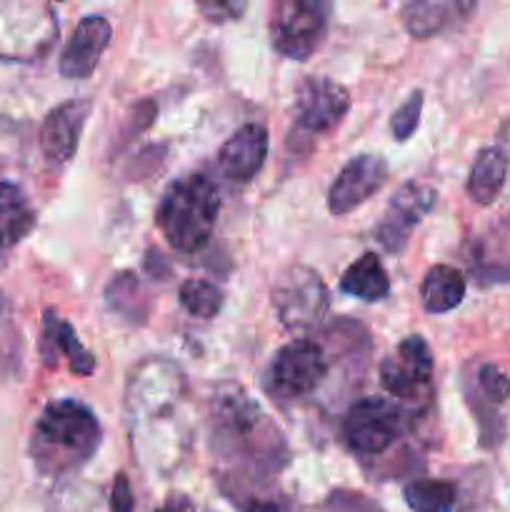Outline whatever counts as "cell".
<instances>
[{"label":"cell","instance_id":"cell-1","mask_svg":"<svg viewBox=\"0 0 510 512\" xmlns=\"http://www.w3.org/2000/svg\"><path fill=\"white\" fill-rule=\"evenodd\" d=\"M125 420L140 468L170 475L193 445V408L183 370L165 358H148L130 373Z\"/></svg>","mask_w":510,"mask_h":512},{"label":"cell","instance_id":"cell-2","mask_svg":"<svg viewBox=\"0 0 510 512\" xmlns=\"http://www.w3.org/2000/svg\"><path fill=\"white\" fill-rule=\"evenodd\" d=\"M210 450L220 463L255 473H278L288 463L280 430L238 383H223L210 398Z\"/></svg>","mask_w":510,"mask_h":512},{"label":"cell","instance_id":"cell-3","mask_svg":"<svg viewBox=\"0 0 510 512\" xmlns=\"http://www.w3.org/2000/svg\"><path fill=\"white\" fill-rule=\"evenodd\" d=\"M100 440L103 430L93 410L78 400H53L35 420L30 458L45 478H65L98 453Z\"/></svg>","mask_w":510,"mask_h":512},{"label":"cell","instance_id":"cell-4","mask_svg":"<svg viewBox=\"0 0 510 512\" xmlns=\"http://www.w3.org/2000/svg\"><path fill=\"white\" fill-rule=\"evenodd\" d=\"M220 213V195L213 180L203 173H190L165 190L155 213L160 233L170 248L195 253L210 240Z\"/></svg>","mask_w":510,"mask_h":512},{"label":"cell","instance_id":"cell-5","mask_svg":"<svg viewBox=\"0 0 510 512\" xmlns=\"http://www.w3.org/2000/svg\"><path fill=\"white\" fill-rule=\"evenodd\" d=\"M350 108L348 90L330 78H305L295 90V118L288 148L308 153L313 140L338 128Z\"/></svg>","mask_w":510,"mask_h":512},{"label":"cell","instance_id":"cell-6","mask_svg":"<svg viewBox=\"0 0 510 512\" xmlns=\"http://www.w3.org/2000/svg\"><path fill=\"white\" fill-rule=\"evenodd\" d=\"M58 38V23L45 3H0V58L30 63Z\"/></svg>","mask_w":510,"mask_h":512},{"label":"cell","instance_id":"cell-7","mask_svg":"<svg viewBox=\"0 0 510 512\" xmlns=\"http://www.w3.org/2000/svg\"><path fill=\"white\" fill-rule=\"evenodd\" d=\"M330 8L318 0H280L270 13V43L290 60H308L328 33Z\"/></svg>","mask_w":510,"mask_h":512},{"label":"cell","instance_id":"cell-8","mask_svg":"<svg viewBox=\"0 0 510 512\" xmlns=\"http://www.w3.org/2000/svg\"><path fill=\"white\" fill-rule=\"evenodd\" d=\"M273 305L285 330L308 333L328 315V288L313 268L293 265L275 280Z\"/></svg>","mask_w":510,"mask_h":512},{"label":"cell","instance_id":"cell-9","mask_svg":"<svg viewBox=\"0 0 510 512\" xmlns=\"http://www.w3.org/2000/svg\"><path fill=\"white\" fill-rule=\"evenodd\" d=\"M345 443L363 458L383 455L393 448L403 433V413L395 403L383 398H363L348 410L345 418Z\"/></svg>","mask_w":510,"mask_h":512},{"label":"cell","instance_id":"cell-10","mask_svg":"<svg viewBox=\"0 0 510 512\" xmlns=\"http://www.w3.org/2000/svg\"><path fill=\"white\" fill-rule=\"evenodd\" d=\"M328 375V358L313 340H293L275 353L268 388L278 398H305Z\"/></svg>","mask_w":510,"mask_h":512},{"label":"cell","instance_id":"cell-11","mask_svg":"<svg viewBox=\"0 0 510 512\" xmlns=\"http://www.w3.org/2000/svg\"><path fill=\"white\" fill-rule=\"evenodd\" d=\"M433 368L435 360L428 343L420 335H408L398 345L395 355H388L380 363V383L393 398L403 400V403H415L428 395Z\"/></svg>","mask_w":510,"mask_h":512},{"label":"cell","instance_id":"cell-12","mask_svg":"<svg viewBox=\"0 0 510 512\" xmlns=\"http://www.w3.org/2000/svg\"><path fill=\"white\" fill-rule=\"evenodd\" d=\"M435 198H438L435 190L430 185L418 183V180H408V183L400 185L390 198L388 208H385L378 230H375L380 245L388 253H400L408 245L415 225L433 210Z\"/></svg>","mask_w":510,"mask_h":512},{"label":"cell","instance_id":"cell-13","mask_svg":"<svg viewBox=\"0 0 510 512\" xmlns=\"http://www.w3.org/2000/svg\"><path fill=\"white\" fill-rule=\"evenodd\" d=\"M388 180V163L380 155H358L350 160L328 190V210L345 215L363 205Z\"/></svg>","mask_w":510,"mask_h":512},{"label":"cell","instance_id":"cell-14","mask_svg":"<svg viewBox=\"0 0 510 512\" xmlns=\"http://www.w3.org/2000/svg\"><path fill=\"white\" fill-rule=\"evenodd\" d=\"M90 110H93L90 100H68L50 110L40 128V150L50 165L60 168L73 160Z\"/></svg>","mask_w":510,"mask_h":512},{"label":"cell","instance_id":"cell-15","mask_svg":"<svg viewBox=\"0 0 510 512\" xmlns=\"http://www.w3.org/2000/svg\"><path fill=\"white\" fill-rule=\"evenodd\" d=\"M110 38H113V28L103 15H85L75 25L73 35L60 55V75L70 80L90 78L100 55L110 45Z\"/></svg>","mask_w":510,"mask_h":512},{"label":"cell","instance_id":"cell-16","mask_svg":"<svg viewBox=\"0 0 510 512\" xmlns=\"http://www.w3.org/2000/svg\"><path fill=\"white\" fill-rule=\"evenodd\" d=\"M268 158V130L258 123H248L235 130L218 153V165L225 178L248 183L260 173Z\"/></svg>","mask_w":510,"mask_h":512},{"label":"cell","instance_id":"cell-17","mask_svg":"<svg viewBox=\"0 0 510 512\" xmlns=\"http://www.w3.org/2000/svg\"><path fill=\"white\" fill-rule=\"evenodd\" d=\"M468 265L480 285L510 283V215L473 240Z\"/></svg>","mask_w":510,"mask_h":512},{"label":"cell","instance_id":"cell-18","mask_svg":"<svg viewBox=\"0 0 510 512\" xmlns=\"http://www.w3.org/2000/svg\"><path fill=\"white\" fill-rule=\"evenodd\" d=\"M40 355H43L45 365H58L60 358L68 360L70 370L75 375H93L95 358L88 350L80 345L78 335L70 328L68 320L60 318L55 310H45L43 313V340H40Z\"/></svg>","mask_w":510,"mask_h":512},{"label":"cell","instance_id":"cell-19","mask_svg":"<svg viewBox=\"0 0 510 512\" xmlns=\"http://www.w3.org/2000/svg\"><path fill=\"white\" fill-rule=\"evenodd\" d=\"M35 228V210L20 185L0 180V258Z\"/></svg>","mask_w":510,"mask_h":512},{"label":"cell","instance_id":"cell-20","mask_svg":"<svg viewBox=\"0 0 510 512\" xmlns=\"http://www.w3.org/2000/svg\"><path fill=\"white\" fill-rule=\"evenodd\" d=\"M468 10H473L470 3H440V0H415L403 8V23L413 38L425 40L430 35L440 33V30L448 28L453 20H460V15H465Z\"/></svg>","mask_w":510,"mask_h":512},{"label":"cell","instance_id":"cell-21","mask_svg":"<svg viewBox=\"0 0 510 512\" xmlns=\"http://www.w3.org/2000/svg\"><path fill=\"white\" fill-rule=\"evenodd\" d=\"M420 298L428 313H450L465 298V275L453 265H433L420 285Z\"/></svg>","mask_w":510,"mask_h":512},{"label":"cell","instance_id":"cell-22","mask_svg":"<svg viewBox=\"0 0 510 512\" xmlns=\"http://www.w3.org/2000/svg\"><path fill=\"white\" fill-rule=\"evenodd\" d=\"M340 288L343 293L365 300V303H378L390 295V280L378 255L365 253L345 270L340 278Z\"/></svg>","mask_w":510,"mask_h":512},{"label":"cell","instance_id":"cell-23","mask_svg":"<svg viewBox=\"0 0 510 512\" xmlns=\"http://www.w3.org/2000/svg\"><path fill=\"white\" fill-rule=\"evenodd\" d=\"M508 178V158L500 148H483L475 155L468 175V195L478 205H490L503 190Z\"/></svg>","mask_w":510,"mask_h":512},{"label":"cell","instance_id":"cell-24","mask_svg":"<svg viewBox=\"0 0 510 512\" xmlns=\"http://www.w3.org/2000/svg\"><path fill=\"white\" fill-rule=\"evenodd\" d=\"M403 495L413 512H453L458 498L448 480H413L405 485Z\"/></svg>","mask_w":510,"mask_h":512},{"label":"cell","instance_id":"cell-25","mask_svg":"<svg viewBox=\"0 0 510 512\" xmlns=\"http://www.w3.org/2000/svg\"><path fill=\"white\" fill-rule=\"evenodd\" d=\"M180 305L188 310L193 318L210 320L223 308V290L215 283L203 278H190L180 285Z\"/></svg>","mask_w":510,"mask_h":512},{"label":"cell","instance_id":"cell-26","mask_svg":"<svg viewBox=\"0 0 510 512\" xmlns=\"http://www.w3.org/2000/svg\"><path fill=\"white\" fill-rule=\"evenodd\" d=\"M135 298H140V285H138V278H135L133 273H120L110 280V285H108L110 308L118 310V313H123V315H128L130 320L143 318V315L135 310V303H138Z\"/></svg>","mask_w":510,"mask_h":512},{"label":"cell","instance_id":"cell-27","mask_svg":"<svg viewBox=\"0 0 510 512\" xmlns=\"http://www.w3.org/2000/svg\"><path fill=\"white\" fill-rule=\"evenodd\" d=\"M475 393L480 395V398H485L488 403H493L495 408L498 405H503L505 400L510 398V380L505 378L503 373H500L495 365L490 363H483L478 368V373H475Z\"/></svg>","mask_w":510,"mask_h":512},{"label":"cell","instance_id":"cell-28","mask_svg":"<svg viewBox=\"0 0 510 512\" xmlns=\"http://www.w3.org/2000/svg\"><path fill=\"white\" fill-rule=\"evenodd\" d=\"M420 113H423V90H415V93H410V98L395 110L393 120H390V128H393L395 140L405 143V140L418 130Z\"/></svg>","mask_w":510,"mask_h":512},{"label":"cell","instance_id":"cell-29","mask_svg":"<svg viewBox=\"0 0 510 512\" xmlns=\"http://www.w3.org/2000/svg\"><path fill=\"white\" fill-rule=\"evenodd\" d=\"M53 500H58L65 512H98V490L93 493L90 488H65Z\"/></svg>","mask_w":510,"mask_h":512},{"label":"cell","instance_id":"cell-30","mask_svg":"<svg viewBox=\"0 0 510 512\" xmlns=\"http://www.w3.org/2000/svg\"><path fill=\"white\" fill-rule=\"evenodd\" d=\"M198 8L210 23H225V20L240 18L245 10V3H223V0H213V3H200Z\"/></svg>","mask_w":510,"mask_h":512},{"label":"cell","instance_id":"cell-31","mask_svg":"<svg viewBox=\"0 0 510 512\" xmlns=\"http://www.w3.org/2000/svg\"><path fill=\"white\" fill-rule=\"evenodd\" d=\"M135 500L130 490L128 475L118 473L113 480V493H110V512H133Z\"/></svg>","mask_w":510,"mask_h":512},{"label":"cell","instance_id":"cell-32","mask_svg":"<svg viewBox=\"0 0 510 512\" xmlns=\"http://www.w3.org/2000/svg\"><path fill=\"white\" fill-rule=\"evenodd\" d=\"M155 512H195V505L188 495L173 493V495H168V500H165V503L160 505Z\"/></svg>","mask_w":510,"mask_h":512},{"label":"cell","instance_id":"cell-33","mask_svg":"<svg viewBox=\"0 0 510 512\" xmlns=\"http://www.w3.org/2000/svg\"><path fill=\"white\" fill-rule=\"evenodd\" d=\"M245 512H288L280 503L275 500H253V503L245 508Z\"/></svg>","mask_w":510,"mask_h":512},{"label":"cell","instance_id":"cell-34","mask_svg":"<svg viewBox=\"0 0 510 512\" xmlns=\"http://www.w3.org/2000/svg\"><path fill=\"white\" fill-rule=\"evenodd\" d=\"M498 140H500V150H503V153H505V158L510 160V118L505 120V123H503V128H500V133H498Z\"/></svg>","mask_w":510,"mask_h":512},{"label":"cell","instance_id":"cell-35","mask_svg":"<svg viewBox=\"0 0 510 512\" xmlns=\"http://www.w3.org/2000/svg\"><path fill=\"white\" fill-rule=\"evenodd\" d=\"M3 313H5V300L3 295H0V320H3Z\"/></svg>","mask_w":510,"mask_h":512}]
</instances>
